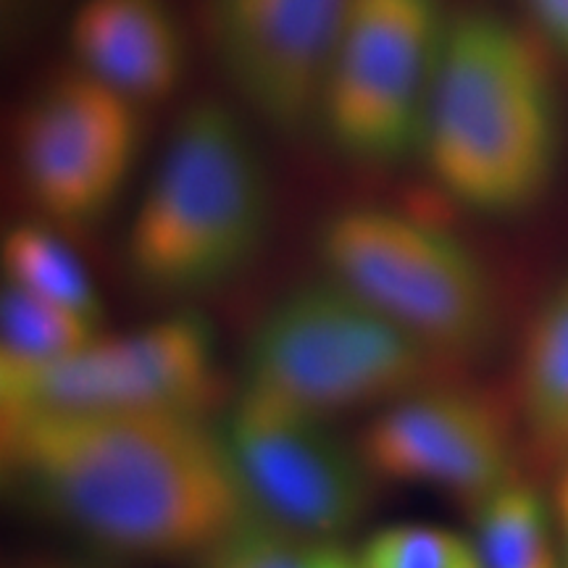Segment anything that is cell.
I'll use <instances>...</instances> for the list:
<instances>
[{
	"mask_svg": "<svg viewBox=\"0 0 568 568\" xmlns=\"http://www.w3.org/2000/svg\"><path fill=\"white\" fill-rule=\"evenodd\" d=\"M355 0H209L211 45L226 80L276 132L318 119Z\"/></svg>",
	"mask_w": 568,
	"mask_h": 568,
	"instance_id": "10",
	"label": "cell"
},
{
	"mask_svg": "<svg viewBox=\"0 0 568 568\" xmlns=\"http://www.w3.org/2000/svg\"><path fill=\"white\" fill-rule=\"evenodd\" d=\"M447 24L443 0H355L318 111L339 153L393 163L418 151Z\"/></svg>",
	"mask_w": 568,
	"mask_h": 568,
	"instance_id": "6",
	"label": "cell"
},
{
	"mask_svg": "<svg viewBox=\"0 0 568 568\" xmlns=\"http://www.w3.org/2000/svg\"><path fill=\"white\" fill-rule=\"evenodd\" d=\"M550 527L535 489L508 481L477 506V548L485 568H564Z\"/></svg>",
	"mask_w": 568,
	"mask_h": 568,
	"instance_id": "15",
	"label": "cell"
},
{
	"mask_svg": "<svg viewBox=\"0 0 568 568\" xmlns=\"http://www.w3.org/2000/svg\"><path fill=\"white\" fill-rule=\"evenodd\" d=\"M521 403L545 445L568 447V276L539 303L524 335Z\"/></svg>",
	"mask_w": 568,
	"mask_h": 568,
	"instance_id": "13",
	"label": "cell"
},
{
	"mask_svg": "<svg viewBox=\"0 0 568 568\" xmlns=\"http://www.w3.org/2000/svg\"><path fill=\"white\" fill-rule=\"evenodd\" d=\"M140 109L74 67L21 105L13 161L32 203L59 224H92L130 182L140 153Z\"/></svg>",
	"mask_w": 568,
	"mask_h": 568,
	"instance_id": "8",
	"label": "cell"
},
{
	"mask_svg": "<svg viewBox=\"0 0 568 568\" xmlns=\"http://www.w3.org/2000/svg\"><path fill=\"white\" fill-rule=\"evenodd\" d=\"M0 450L27 500L119 556H201L251 510L224 435L201 414L0 416Z\"/></svg>",
	"mask_w": 568,
	"mask_h": 568,
	"instance_id": "1",
	"label": "cell"
},
{
	"mask_svg": "<svg viewBox=\"0 0 568 568\" xmlns=\"http://www.w3.org/2000/svg\"><path fill=\"white\" fill-rule=\"evenodd\" d=\"M539 32L568 59V0H527Z\"/></svg>",
	"mask_w": 568,
	"mask_h": 568,
	"instance_id": "19",
	"label": "cell"
},
{
	"mask_svg": "<svg viewBox=\"0 0 568 568\" xmlns=\"http://www.w3.org/2000/svg\"><path fill=\"white\" fill-rule=\"evenodd\" d=\"M432 351L326 276L274 303L245 351V387L314 416L422 389Z\"/></svg>",
	"mask_w": 568,
	"mask_h": 568,
	"instance_id": "4",
	"label": "cell"
},
{
	"mask_svg": "<svg viewBox=\"0 0 568 568\" xmlns=\"http://www.w3.org/2000/svg\"><path fill=\"white\" fill-rule=\"evenodd\" d=\"M326 274L435 355H474L495 332L485 266L458 237L382 205H347L316 237Z\"/></svg>",
	"mask_w": 568,
	"mask_h": 568,
	"instance_id": "5",
	"label": "cell"
},
{
	"mask_svg": "<svg viewBox=\"0 0 568 568\" xmlns=\"http://www.w3.org/2000/svg\"><path fill=\"white\" fill-rule=\"evenodd\" d=\"M9 568H111L105 564L90 558H74V556H27L11 564Z\"/></svg>",
	"mask_w": 568,
	"mask_h": 568,
	"instance_id": "20",
	"label": "cell"
},
{
	"mask_svg": "<svg viewBox=\"0 0 568 568\" xmlns=\"http://www.w3.org/2000/svg\"><path fill=\"white\" fill-rule=\"evenodd\" d=\"M0 261L6 284L101 326L103 305L95 284L55 232L40 224H13L3 234Z\"/></svg>",
	"mask_w": 568,
	"mask_h": 568,
	"instance_id": "14",
	"label": "cell"
},
{
	"mask_svg": "<svg viewBox=\"0 0 568 568\" xmlns=\"http://www.w3.org/2000/svg\"><path fill=\"white\" fill-rule=\"evenodd\" d=\"M311 568H364L358 564V556H347L335 548H316L311 558Z\"/></svg>",
	"mask_w": 568,
	"mask_h": 568,
	"instance_id": "22",
	"label": "cell"
},
{
	"mask_svg": "<svg viewBox=\"0 0 568 568\" xmlns=\"http://www.w3.org/2000/svg\"><path fill=\"white\" fill-rule=\"evenodd\" d=\"M98 326L59 305L6 284L0 297V376L34 372L80 351Z\"/></svg>",
	"mask_w": 568,
	"mask_h": 568,
	"instance_id": "16",
	"label": "cell"
},
{
	"mask_svg": "<svg viewBox=\"0 0 568 568\" xmlns=\"http://www.w3.org/2000/svg\"><path fill=\"white\" fill-rule=\"evenodd\" d=\"M222 435L251 508L305 542L345 535L372 506V468L322 416L243 389Z\"/></svg>",
	"mask_w": 568,
	"mask_h": 568,
	"instance_id": "9",
	"label": "cell"
},
{
	"mask_svg": "<svg viewBox=\"0 0 568 568\" xmlns=\"http://www.w3.org/2000/svg\"><path fill=\"white\" fill-rule=\"evenodd\" d=\"M374 477L429 485L474 500L514 481L497 410L464 389H416L382 410L358 445Z\"/></svg>",
	"mask_w": 568,
	"mask_h": 568,
	"instance_id": "11",
	"label": "cell"
},
{
	"mask_svg": "<svg viewBox=\"0 0 568 568\" xmlns=\"http://www.w3.org/2000/svg\"><path fill=\"white\" fill-rule=\"evenodd\" d=\"M216 397V343L197 314L159 318L124 335H95L53 364L0 376V416L42 410L205 416Z\"/></svg>",
	"mask_w": 568,
	"mask_h": 568,
	"instance_id": "7",
	"label": "cell"
},
{
	"mask_svg": "<svg viewBox=\"0 0 568 568\" xmlns=\"http://www.w3.org/2000/svg\"><path fill=\"white\" fill-rule=\"evenodd\" d=\"M69 45L74 67L138 105L174 95L187 69V42L166 0H82Z\"/></svg>",
	"mask_w": 568,
	"mask_h": 568,
	"instance_id": "12",
	"label": "cell"
},
{
	"mask_svg": "<svg viewBox=\"0 0 568 568\" xmlns=\"http://www.w3.org/2000/svg\"><path fill=\"white\" fill-rule=\"evenodd\" d=\"M556 527H558V550L560 566L568 568V471L560 479L556 493Z\"/></svg>",
	"mask_w": 568,
	"mask_h": 568,
	"instance_id": "21",
	"label": "cell"
},
{
	"mask_svg": "<svg viewBox=\"0 0 568 568\" xmlns=\"http://www.w3.org/2000/svg\"><path fill=\"white\" fill-rule=\"evenodd\" d=\"M564 119L545 53L493 11H460L447 24L426 101L418 153L468 209L518 213L556 180Z\"/></svg>",
	"mask_w": 568,
	"mask_h": 568,
	"instance_id": "2",
	"label": "cell"
},
{
	"mask_svg": "<svg viewBox=\"0 0 568 568\" xmlns=\"http://www.w3.org/2000/svg\"><path fill=\"white\" fill-rule=\"evenodd\" d=\"M308 545L251 508L201 552V568H311Z\"/></svg>",
	"mask_w": 568,
	"mask_h": 568,
	"instance_id": "18",
	"label": "cell"
},
{
	"mask_svg": "<svg viewBox=\"0 0 568 568\" xmlns=\"http://www.w3.org/2000/svg\"><path fill=\"white\" fill-rule=\"evenodd\" d=\"M358 564L364 568H485L477 542L426 524L379 529L366 539Z\"/></svg>",
	"mask_w": 568,
	"mask_h": 568,
	"instance_id": "17",
	"label": "cell"
},
{
	"mask_svg": "<svg viewBox=\"0 0 568 568\" xmlns=\"http://www.w3.org/2000/svg\"><path fill=\"white\" fill-rule=\"evenodd\" d=\"M272 219L264 155L237 113L187 105L163 142L130 224L126 258L159 293L216 287L251 264Z\"/></svg>",
	"mask_w": 568,
	"mask_h": 568,
	"instance_id": "3",
	"label": "cell"
}]
</instances>
